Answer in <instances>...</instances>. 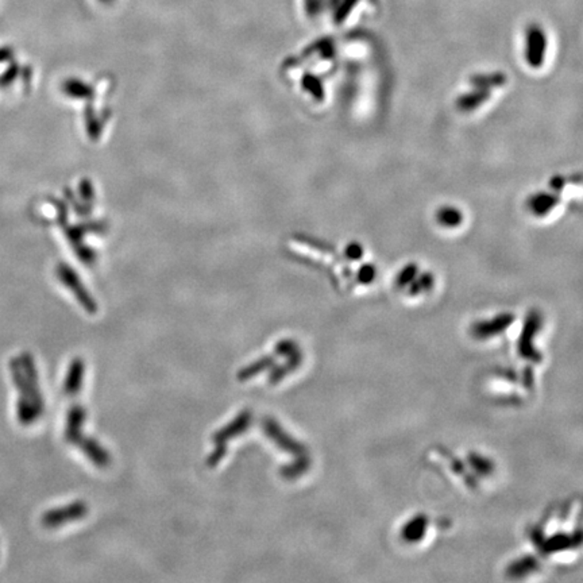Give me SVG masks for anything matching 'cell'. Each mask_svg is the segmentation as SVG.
I'll return each mask as SVG.
<instances>
[{
	"label": "cell",
	"mask_w": 583,
	"mask_h": 583,
	"mask_svg": "<svg viewBox=\"0 0 583 583\" xmlns=\"http://www.w3.org/2000/svg\"><path fill=\"white\" fill-rule=\"evenodd\" d=\"M436 220L444 228H457L462 226L464 217L460 209L455 207H442L436 212Z\"/></svg>",
	"instance_id": "obj_3"
},
{
	"label": "cell",
	"mask_w": 583,
	"mask_h": 583,
	"mask_svg": "<svg viewBox=\"0 0 583 583\" xmlns=\"http://www.w3.org/2000/svg\"><path fill=\"white\" fill-rule=\"evenodd\" d=\"M375 272L374 267L370 265H365L361 267L359 272V281L364 284H370L374 280Z\"/></svg>",
	"instance_id": "obj_10"
},
{
	"label": "cell",
	"mask_w": 583,
	"mask_h": 583,
	"mask_svg": "<svg viewBox=\"0 0 583 583\" xmlns=\"http://www.w3.org/2000/svg\"><path fill=\"white\" fill-rule=\"evenodd\" d=\"M344 255L351 261H359L364 255L362 246L359 243H350L344 250Z\"/></svg>",
	"instance_id": "obj_9"
},
{
	"label": "cell",
	"mask_w": 583,
	"mask_h": 583,
	"mask_svg": "<svg viewBox=\"0 0 583 583\" xmlns=\"http://www.w3.org/2000/svg\"><path fill=\"white\" fill-rule=\"evenodd\" d=\"M528 209L538 217H549L562 209V200L556 193H536L528 200Z\"/></svg>",
	"instance_id": "obj_1"
},
{
	"label": "cell",
	"mask_w": 583,
	"mask_h": 583,
	"mask_svg": "<svg viewBox=\"0 0 583 583\" xmlns=\"http://www.w3.org/2000/svg\"><path fill=\"white\" fill-rule=\"evenodd\" d=\"M512 319L513 318L509 316V315H502V316L495 319L490 323H484V324L478 326L477 327V333H479V335H486V333H499V331H502L506 326H509V323L512 322Z\"/></svg>",
	"instance_id": "obj_4"
},
{
	"label": "cell",
	"mask_w": 583,
	"mask_h": 583,
	"mask_svg": "<svg viewBox=\"0 0 583 583\" xmlns=\"http://www.w3.org/2000/svg\"><path fill=\"white\" fill-rule=\"evenodd\" d=\"M18 72H19V68L15 64L11 65L10 68H7L0 75V86H5V85L12 83L18 78Z\"/></svg>",
	"instance_id": "obj_8"
},
{
	"label": "cell",
	"mask_w": 583,
	"mask_h": 583,
	"mask_svg": "<svg viewBox=\"0 0 583 583\" xmlns=\"http://www.w3.org/2000/svg\"><path fill=\"white\" fill-rule=\"evenodd\" d=\"M492 97V91L488 89H482V88H474V91L464 93L462 96H459L457 106L459 110L463 112H473L475 110H478L479 107L485 106Z\"/></svg>",
	"instance_id": "obj_2"
},
{
	"label": "cell",
	"mask_w": 583,
	"mask_h": 583,
	"mask_svg": "<svg viewBox=\"0 0 583 583\" xmlns=\"http://www.w3.org/2000/svg\"><path fill=\"white\" fill-rule=\"evenodd\" d=\"M425 524L427 520L425 517H416L414 521H411L404 531V536L409 540V542H416L420 536L424 535V530H425Z\"/></svg>",
	"instance_id": "obj_6"
},
{
	"label": "cell",
	"mask_w": 583,
	"mask_h": 583,
	"mask_svg": "<svg viewBox=\"0 0 583 583\" xmlns=\"http://www.w3.org/2000/svg\"><path fill=\"white\" fill-rule=\"evenodd\" d=\"M506 83V78L500 76V75H492V76H478V78H473L471 84L477 88H482V89H488L490 91L492 88H499Z\"/></svg>",
	"instance_id": "obj_5"
},
{
	"label": "cell",
	"mask_w": 583,
	"mask_h": 583,
	"mask_svg": "<svg viewBox=\"0 0 583 583\" xmlns=\"http://www.w3.org/2000/svg\"><path fill=\"white\" fill-rule=\"evenodd\" d=\"M416 265L409 263L407 267H404V269L401 270V273H400V274H398V277H397V284H398V287H407V285L412 284V283H414V280H415V277H416Z\"/></svg>",
	"instance_id": "obj_7"
}]
</instances>
